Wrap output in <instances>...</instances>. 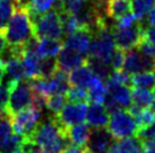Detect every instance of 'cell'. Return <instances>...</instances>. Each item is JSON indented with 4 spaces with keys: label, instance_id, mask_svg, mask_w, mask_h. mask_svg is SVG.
I'll return each instance as SVG.
<instances>
[{
    "label": "cell",
    "instance_id": "1",
    "mask_svg": "<svg viewBox=\"0 0 155 153\" xmlns=\"http://www.w3.org/2000/svg\"><path fill=\"white\" fill-rule=\"evenodd\" d=\"M27 141L39 146L43 153H61L69 144L65 128L58 123L53 115L41 120Z\"/></svg>",
    "mask_w": 155,
    "mask_h": 153
},
{
    "label": "cell",
    "instance_id": "2",
    "mask_svg": "<svg viewBox=\"0 0 155 153\" xmlns=\"http://www.w3.org/2000/svg\"><path fill=\"white\" fill-rule=\"evenodd\" d=\"M4 36L9 47L25 48L26 44L34 37V26L26 6H16Z\"/></svg>",
    "mask_w": 155,
    "mask_h": 153
},
{
    "label": "cell",
    "instance_id": "3",
    "mask_svg": "<svg viewBox=\"0 0 155 153\" xmlns=\"http://www.w3.org/2000/svg\"><path fill=\"white\" fill-rule=\"evenodd\" d=\"M114 23H109L100 26L93 33L92 42L90 45L88 53L91 56L101 59L110 64L113 53L116 51V44L112 34V26Z\"/></svg>",
    "mask_w": 155,
    "mask_h": 153
},
{
    "label": "cell",
    "instance_id": "4",
    "mask_svg": "<svg viewBox=\"0 0 155 153\" xmlns=\"http://www.w3.org/2000/svg\"><path fill=\"white\" fill-rule=\"evenodd\" d=\"M7 85L9 87V99L6 114L10 117L17 111L31 106L33 98V90L28 79L8 81Z\"/></svg>",
    "mask_w": 155,
    "mask_h": 153
},
{
    "label": "cell",
    "instance_id": "5",
    "mask_svg": "<svg viewBox=\"0 0 155 153\" xmlns=\"http://www.w3.org/2000/svg\"><path fill=\"white\" fill-rule=\"evenodd\" d=\"M42 120V111L28 106L10 116L12 127L16 135H19L24 141H27Z\"/></svg>",
    "mask_w": 155,
    "mask_h": 153
},
{
    "label": "cell",
    "instance_id": "6",
    "mask_svg": "<svg viewBox=\"0 0 155 153\" xmlns=\"http://www.w3.org/2000/svg\"><path fill=\"white\" fill-rule=\"evenodd\" d=\"M34 36L36 38H54L61 39L64 36V30L61 24L60 13L57 10H50L41 15L33 21Z\"/></svg>",
    "mask_w": 155,
    "mask_h": 153
},
{
    "label": "cell",
    "instance_id": "7",
    "mask_svg": "<svg viewBox=\"0 0 155 153\" xmlns=\"http://www.w3.org/2000/svg\"><path fill=\"white\" fill-rule=\"evenodd\" d=\"M107 125L108 131L114 140L135 135L138 130L136 120L127 109H119L111 113Z\"/></svg>",
    "mask_w": 155,
    "mask_h": 153
},
{
    "label": "cell",
    "instance_id": "8",
    "mask_svg": "<svg viewBox=\"0 0 155 153\" xmlns=\"http://www.w3.org/2000/svg\"><path fill=\"white\" fill-rule=\"evenodd\" d=\"M144 33V24L142 21H136L129 26H112V34L116 47L122 51H128L130 48L137 47L143 38Z\"/></svg>",
    "mask_w": 155,
    "mask_h": 153
},
{
    "label": "cell",
    "instance_id": "9",
    "mask_svg": "<svg viewBox=\"0 0 155 153\" xmlns=\"http://www.w3.org/2000/svg\"><path fill=\"white\" fill-rule=\"evenodd\" d=\"M108 95L103 105L108 109L109 114L119 109H128L133 105L131 88L129 86L108 82Z\"/></svg>",
    "mask_w": 155,
    "mask_h": 153
},
{
    "label": "cell",
    "instance_id": "10",
    "mask_svg": "<svg viewBox=\"0 0 155 153\" xmlns=\"http://www.w3.org/2000/svg\"><path fill=\"white\" fill-rule=\"evenodd\" d=\"M87 107L88 105L86 101L69 102V104H65L61 111L53 116L56 117L58 123L66 130L73 125L84 123V120L86 119Z\"/></svg>",
    "mask_w": 155,
    "mask_h": 153
},
{
    "label": "cell",
    "instance_id": "11",
    "mask_svg": "<svg viewBox=\"0 0 155 153\" xmlns=\"http://www.w3.org/2000/svg\"><path fill=\"white\" fill-rule=\"evenodd\" d=\"M153 65H154L153 58L143 54L137 47H134L128 50L125 54L122 69L128 74H135L146 70H153Z\"/></svg>",
    "mask_w": 155,
    "mask_h": 153
},
{
    "label": "cell",
    "instance_id": "12",
    "mask_svg": "<svg viewBox=\"0 0 155 153\" xmlns=\"http://www.w3.org/2000/svg\"><path fill=\"white\" fill-rule=\"evenodd\" d=\"M114 141L116 140L110 134L108 128H92L85 146L90 153H109Z\"/></svg>",
    "mask_w": 155,
    "mask_h": 153
},
{
    "label": "cell",
    "instance_id": "13",
    "mask_svg": "<svg viewBox=\"0 0 155 153\" xmlns=\"http://www.w3.org/2000/svg\"><path fill=\"white\" fill-rule=\"evenodd\" d=\"M57 56H58L56 60L57 67L59 70L64 71V72H70L74 69L85 64L87 58L85 54H82L77 51H74V50L65 46V45Z\"/></svg>",
    "mask_w": 155,
    "mask_h": 153
},
{
    "label": "cell",
    "instance_id": "14",
    "mask_svg": "<svg viewBox=\"0 0 155 153\" xmlns=\"http://www.w3.org/2000/svg\"><path fill=\"white\" fill-rule=\"evenodd\" d=\"M22 64L25 73V78L28 80L40 78V65H41V58L35 52V47L31 45H26L23 52Z\"/></svg>",
    "mask_w": 155,
    "mask_h": 153
},
{
    "label": "cell",
    "instance_id": "15",
    "mask_svg": "<svg viewBox=\"0 0 155 153\" xmlns=\"http://www.w3.org/2000/svg\"><path fill=\"white\" fill-rule=\"evenodd\" d=\"M92 37H93V33L91 30L82 28V30H78L71 34L67 35V38L64 44L65 46L71 48L74 51H77L86 55L90 50Z\"/></svg>",
    "mask_w": 155,
    "mask_h": 153
},
{
    "label": "cell",
    "instance_id": "16",
    "mask_svg": "<svg viewBox=\"0 0 155 153\" xmlns=\"http://www.w3.org/2000/svg\"><path fill=\"white\" fill-rule=\"evenodd\" d=\"M109 117L110 114L103 104L92 102V105L87 107L86 120L92 128L105 127L109 122Z\"/></svg>",
    "mask_w": 155,
    "mask_h": 153
},
{
    "label": "cell",
    "instance_id": "17",
    "mask_svg": "<svg viewBox=\"0 0 155 153\" xmlns=\"http://www.w3.org/2000/svg\"><path fill=\"white\" fill-rule=\"evenodd\" d=\"M64 47V42L61 39L54 38H38L35 52L42 59H54L61 48Z\"/></svg>",
    "mask_w": 155,
    "mask_h": 153
},
{
    "label": "cell",
    "instance_id": "18",
    "mask_svg": "<svg viewBox=\"0 0 155 153\" xmlns=\"http://www.w3.org/2000/svg\"><path fill=\"white\" fill-rule=\"evenodd\" d=\"M91 130L92 128L90 125L84 123L67 127L65 130V132L69 144L77 145V146H85L87 141H88V137H90Z\"/></svg>",
    "mask_w": 155,
    "mask_h": 153
},
{
    "label": "cell",
    "instance_id": "19",
    "mask_svg": "<svg viewBox=\"0 0 155 153\" xmlns=\"http://www.w3.org/2000/svg\"><path fill=\"white\" fill-rule=\"evenodd\" d=\"M94 76L95 74L93 71L85 63L70 71V74L68 76L69 85L73 87H82L87 89Z\"/></svg>",
    "mask_w": 155,
    "mask_h": 153
},
{
    "label": "cell",
    "instance_id": "20",
    "mask_svg": "<svg viewBox=\"0 0 155 153\" xmlns=\"http://www.w3.org/2000/svg\"><path fill=\"white\" fill-rule=\"evenodd\" d=\"M110 153H143L142 142L137 136H129L113 142Z\"/></svg>",
    "mask_w": 155,
    "mask_h": 153
},
{
    "label": "cell",
    "instance_id": "21",
    "mask_svg": "<svg viewBox=\"0 0 155 153\" xmlns=\"http://www.w3.org/2000/svg\"><path fill=\"white\" fill-rule=\"evenodd\" d=\"M107 16L111 20L116 21L119 18L131 11V1L130 0H108L105 7Z\"/></svg>",
    "mask_w": 155,
    "mask_h": 153
},
{
    "label": "cell",
    "instance_id": "22",
    "mask_svg": "<svg viewBox=\"0 0 155 153\" xmlns=\"http://www.w3.org/2000/svg\"><path fill=\"white\" fill-rule=\"evenodd\" d=\"M87 91H88V100L95 104H103L108 95V87L103 79L94 76L87 88Z\"/></svg>",
    "mask_w": 155,
    "mask_h": 153
},
{
    "label": "cell",
    "instance_id": "23",
    "mask_svg": "<svg viewBox=\"0 0 155 153\" xmlns=\"http://www.w3.org/2000/svg\"><path fill=\"white\" fill-rule=\"evenodd\" d=\"M5 74L9 78L8 81H18L26 79L24 69H23L22 60L19 56L10 55L5 60Z\"/></svg>",
    "mask_w": 155,
    "mask_h": 153
},
{
    "label": "cell",
    "instance_id": "24",
    "mask_svg": "<svg viewBox=\"0 0 155 153\" xmlns=\"http://www.w3.org/2000/svg\"><path fill=\"white\" fill-rule=\"evenodd\" d=\"M57 2L58 0H30L26 7L28 9L32 21L50 10H54Z\"/></svg>",
    "mask_w": 155,
    "mask_h": 153
},
{
    "label": "cell",
    "instance_id": "25",
    "mask_svg": "<svg viewBox=\"0 0 155 153\" xmlns=\"http://www.w3.org/2000/svg\"><path fill=\"white\" fill-rule=\"evenodd\" d=\"M130 83L135 88L153 90V88L155 87V72L153 70H146V71L131 74Z\"/></svg>",
    "mask_w": 155,
    "mask_h": 153
},
{
    "label": "cell",
    "instance_id": "26",
    "mask_svg": "<svg viewBox=\"0 0 155 153\" xmlns=\"http://www.w3.org/2000/svg\"><path fill=\"white\" fill-rule=\"evenodd\" d=\"M23 140L19 135H8L0 139V153H25Z\"/></svg>",
    "mask_w": 155,
    "mask_h": 153
},
{
    "label": "cell",
    "instance_id": "27",
    "mask_svg": "<svg viewBox=\"0 0 155 153\" xmlns=\"http://www.w3.org/2000/svg\"><path fill=\"white\" fill-rule=\"evenodd\" d=\"M86 65L93 71L95 76H100L101 79L108 80L109 76L111 74V67L108 62H105L103 60L94 58V56H88L86 58Z\"/></svg>",
    "mask_w": 155,
    "mask_h": 153
},
{
    "label": "cell",
    "instance_id": "28",
    "mask_svg": "<svg viewBox=\"0 0 155 153\" xmlns=\"http://www.w3.org/2000/svg\"><path fill=\"white\" fill-rule=\"evenodd\" d=\"M131 98H133V104L138 107H148L153 102V92L150 89H144V88H135L131 89Z\"/></svg>",
    "mask_w": 155,
    "mask_h": 153
},
{
    "label": "cell",
    "instance_id": "29",
    "mask_svg": "<svg viewBox=\"0 0 155 153\" xmlns=\"http://www.w3.org/2000/svg\"><path fill=\"white\" fill-rule=\"evenodd\" d=\"M16 5L13 0H0V32L4 33L13 16Z\"/></svg>",
    "mask_w": 155,
    "mask_h": 153
},
{
    "label": "cell",
    "instance_id": "30",
    "mask_svg": "<svg viewBox=\"0 0 155 153\" xmlns=\"http://www.w3.org/2000/svg\"><path fill=\"white\" fill-rule=\"evenodd\" d=\"M155 5V0H133L131 2V11L139 21L145 19L147 13Z\"/></svg>",
    "mask_w": 155,
    "mask_h": 153
},
{
    "label": "cell",
    "instance_id": "31",
    "mask_svg": "<svg viewBox=\"0 0 155 153\" xmlns=\"http://www.w3.org/2000/svg\"><path fill=\"white\" fill-rule=\"evenodd\" d=\"M66 102H67V98L65 94L50 95L45 99V108L49 111H51L53 115H56L61 111V108L65 106Z\"/></svg>",
    "mask_w": 155,
    "mask_h": 153
},
{
    "label": "cell",
    "instance_id": "32",
    "mask_svg": "<svg viewBox=\"0 0 155 153\" xmlns=\"http://www.w3.org/2000/svg\"><path fill=\"white\" fill-rule=\"evenodd\" d=\"M66 98L69 102H83L88 100V91L82 87L70 86L66 91Z\"/></svg>",
    "mask_w": 155,
    "mask_h": 153
},
{
    "label": "cell",
    "instance_id": "33",
    "mask_svg": "<svg viewBox=\"0 0 155 153\" xmlns=\"http://www.w3.org/2000/svg\"><path fill=\"white\" fill-rule=\"evenodd\" d=\"M57 62L54 59H42L41 58V65H40V78H49L56 71Z\"/></svg>",
    "mask_w": 155,
    "mask_h": 153
},
{
    "label": "cell",
    "instance_id": "34",
    "mask_svg": "<svg viewBox=\"0 0 155 153\" xmlns=\"http://www.w3.org/2000/svg\"><path fill=\"white\" fill-rule=\"evenodd\" d=\"M131 80V76L125 72L124 70H116L111 72V74L108 78V82H113V83H120V85H126V86H131L130 83Z\"/></svg>",
    "mask_w": 155,
    "mask_h": 153
},
{
    "label": "cell",
    "instance_id": "35",
    "mask_svg": "<svg viewBox=\"0 0 155 153\" xmlns=\"http://www.w3.org/2000/svg\"><path fill=\"white\" fill-rule=\"evenodd\" d=\"M124 60H125V52L117 47L111 60H110V67L113 71L116 70H122V65H124Z\"/></svg>",
    "mask_w": 155,
    "mask_h": 153
},
{
    "label": "cell",
    "instance_id": "36",
    "mask_svg": "<svg viewBox=\"0 0 155 153\" xmlns=\"http://www.w3.org/2000/svg\"><path fill=\"white\" fill-rule=\"evenodd\" d=\"M12 132H13V127H12L10 117L8 115L2 114L0 116V139L10 135Z\"/></svg>",
    "mask_w": 155,
    "mask_h": 153
},
{
    "label": "cell",
    "instance_id": "37",
    "mask_svg": "<svg viewBox=\"0 0 155 153\" xmlns=\"http://www.w3.org/2000/svg\"><path fill=\"white\" fill-rule=\"evenodd\" d=\"M135 135L137 136L140 141L155 139V122L150 124L148 126H145V127L137 130V132H136Z\"/></svg>",
    "mask_w": 155,
    "mask_h": 153
},
{
    "label": "cell",
    "instance_id": "38",
    "mask_svg": "<svg viewBox=\"0 0 155 153\" xmlns=\"http://www.w3.org/2000/svg\"><path fill=\"white\" fill-rule=\"evenodd\" d=\"M8 99H9L8 85H1L0 83V113L1 114H6L7 105H8Z\"/></svg>",
    "mask_w": 155,
    "mask_h": 153
},
{
    "label": "cell",
    "instance_id": "39",
    "mask_svg": "<svg viewBox=\"0 0 155 153\" xmlns=\"http://www.w3.org/2000/svg\"><path fill=\"white\" fill-rule=\"evenodd\" d=\"M137 48L143 54L150 56V58H153V59L155 58V46L150 42H147L146 39L142 38V41L137 45Z\"/></svg>",
    "mask_w": 155,
    "mask_h": 153
},
{
    "label": "cell",
    "instance_id": "40",
    "mask_svg": "<svg viewBox=\"0 0 155 153\" xmlns=\"http://www.w3.org/2000/svg\"><path fill=\"white\" fill-rule=\"evenodd\" d=\"M143 38L146 39L155 46V26H148L147 28L144 27V33H143Z\"/></svg>",
    "mask_w": 155,
    "mask_h": 153
},
{
    "label": "cell",
    "instance_id": "41",
    "mask_svg": "<svg viewBox=\"0 0 155 153\" xmlns=\"http://www.w3.org/2000/svg\"><path fill=\"white\" fill-rule=\"evenodd\" d=\"M142 142V152L143 153H155V139L144 140Z\"/></svg>",
    "mask_w": 155,
    "mask_h": 153
},
{
    "label": "cell",
    "instance_id": "42",
    "mask_svg": "<svg viewBox=\"0 0 155 153\" xmlns=\"http://www.w3.org/2000/svg\"><path fill=\"white\" fill-rule=\"evenodd\" d=\"M61 153H90V151L86 149V146H77V145L68 144L61 151Z\"/></svg>",
    "mask_w": 155,
    "mask_h": 153
},
{
    "label": "cell",
    "instance_id": "43",
    "mask_svg": "<svg viewBox=\"0 0 155 153\" xmlns=\"http://www.w3.org/2000/svg\"><path fill=\"white\" fill-rule=\"evenodd\" d=\"M145 18H146L145 24H147V26H155V5L151 8V10L147 13Z\"/></svg>",
    "mask_w": 155,
    "mask_h": 153
},
{
    "label": "cell",
    "instance_id": "44",
    "mask_svg": "<svg viewBox=\"0 0 155 153\" xmlns=\"http://www.w3.org/2000/svg\"><path fill=\"white\" fill-rule=\"evenodd\" d=\"M7 47H8V44H7V41L4 36V33L0 32V56L6 52Z\"/></svg>",
    "mask_w": 155,
    "mask_h": 153
},
{
    "label": "cell",
    "instance_id": "45",
    "mask_svg": "<svg viewBox=\"0 0 155 153\" xmlns=\"http://www.w3.org/2000/svg\"><path fill=\"white\" fill-rule=\"evenodd\" d=\"M5 76V63L4 61L0 59V83H1V81L4 79Z\"/></svg>",
    "mask_w": 155,
    "mask_h": 153
},
{
    "label": "cell",
    "instance_id": "46",
    "mask_svg": "<svg viewBox=\"0 0 155 153\" xmlns=\"http://www.w3.org/2000/svg\"><path fill=\"white\" fill-rule=\"evenodd\" d=\"M153 90H154V91H153V102H152V108H153V111H155V87L154 88H153Z\"/></svg>",
    "mask_w": 155,
    "mask_h": 153
},
{
    "label": "cell",
    "instance_id": "47",
    "mask_svg": "<svg viewBox=\"0 0 155 153\" xmlns=\"http://www.w3.org/2000/svg\"><path fill=\"white\" fill-rule=\"evenodd\" d=\"M153 69H154V71H155V58H154V65H153Z\"/></svg>",
    "mask_w": 155,
    "mask_h": 153
},
{
    "label": "cell",
    "instance_id": "48",
    "mask_svg": "<svg viewBox=\"0 0 155 153\" xmlns=\"http://www.w3.org/2000/svg\"><path fill=\"white\" fill-rule=\"evenodd\" d=\"M99 1H108V0H99Z\"/></svg>",
    "mask_w": 155,
    "mask_h": 153
}]
</instances>
